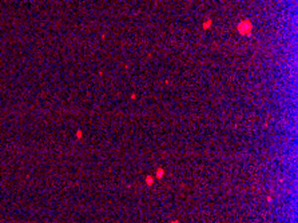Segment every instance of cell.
<instances>
[{
  "instance_id": "obj_1",
  "label": "cell",
  "mask_w": 298,
  "mask_h": 223,
  "mask_svg": "<svg viewBox=\"0 0 298 223\" xmlns=\"http://www.w3.org/2000/svg\"><path fill=\"white\" fill-rule=\"evenodd\" d=\"M251 28H253V25H251V22H250V20H243V22H241L239 25H238V31H239V34H242V35L250 34V32H251Z\"/></svg>"
},
{
  "instance_id": "obj_2",
  "label": "cell",
  "mask_w": 298,
  "mask_h": 223,
  "mask_svg": "<svg viewBox=\"0 0 298 223\" xmlns=\"http://www.w3.org/2000/svg\"><path fill=\"white\" fill-rule=\"evenodd\" d=\"M163 175H164V170H163V168H158V171H156V178H159V179H161Z\"/></svg>"
},
{
  "instance_id": "obj_3",
  "label": "cell",
  "mask_w": 298,
  "mask_h": 223,
  "mask_svg": "<svg viewBox=\"0 0 298 223\" xmlns=\"http://www.w3.org/2000/svg\"><path fill=\"white\" fill-rule=\"evenodd\" d=\"M152 182H154V178H152V176H147L146 178V183L149 184V186H150V184H152Z\"/></svg>"
},
{
  "instance_id": "obj_4",
  "label": "cell",
  "mask_w": 298,
  "mask_h": 223,
  "mask_svg": "<svg viewBox=\"0 0 298 223\" xmlns=\"http://www.w3.org/2000/svg\"><path fill=\"white\" fill-rule=\"evenodd\" d=\"M170 223H179V220H174V222H170Z\"/></svg>"
}]
</instances>
